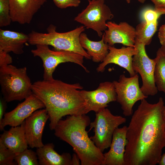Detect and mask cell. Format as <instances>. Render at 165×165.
<instances>
[{"label": "cell", "instance_id": "6da1fadb", "mask_svg": "<svg viewBox=\"0 0 165 165\" xmlns=\"http://www.w3.org/2000/svg\"><path fill=\"white\" fill-rule=\"evenodd\" d=\"M164 106L161 97L154 104L141 100L127 127L125 165L159 164L165 147Z\"/></svg>", "mask_w": 165, "mask_h": 165}, {"label": "cell", "instance_id": "7a4b0ae2", "mask_svg": "<svg viewBox=\"0 0 165 165\" xmlns=\"http://www.w3.org/2000/svg\"><path fill=\"white\" fill-rule=\"evenodd\" d=\"M82 89L79 83L68 84L54 79L32 84L33 94L43 103L49 115L51 130L64 116L86 114V103L80 92Z\"/></svg>", "mask_w": 165, "mask_h": 165}, {"label": "cell", "instance_id": "3957f363", "mask_svg": "<svg viewBox=\"0 0 165 165\" xmlns=\"http://www.w3.org/2000/svg\"><path fill=\"white\" fill-rule=\"evenodd\" d=\"M90 117L83 114L68 116L60 120L54 129V135L70 145L80 159L81 165H103L104 154L88 136L86 130Z\"/></svg>", "mask_w": 165, "mask_h": 165}, {"label": "cell", "instance_id": "277c9868", "mask_svg": "<svg viewBox=\"0 0 165 165\" xmlns=\"http://www.w3.org/2000/svg\"><path fill=\"white\" fill-rule=\"evenodd\" d=\"M81 26L73 30L65 32L56 31L55 26L50 24L47 28V33H42L32 31L28 34V43L31 45H46L53 46L56 50L73 52L90 59L91 57L81 46L79 41L80 34L85 30Z\"/></svg>", "mask_w": 165, "mask_h": 165}, {"label": "cell", "instance_id": "5b68a950", "mask_svg": "<svg viewBox=\"0 0 165 165\" xmlns=\"http://www.w3.org/2000/svg\"><path fill=\"white\" fill-rule=\"evenodd\" d=\"M32 85L26 67L18 68L10 64L0 67L1 91L7 102L27 98L33 94Z\"/></svg>", "mask_w": 165, "mask_h": 165}, {"label": "cell", "instance_id": "8992f818", "mask_svg": "<svg viewBox=\"0 0 165 165\" xmlns=\"http://www.w3.org/2000/svg\"><path fill=\"white\" fill-rule=\"evenodd\" d=\"M126 121L125 118L113 115L107 108L103 109L96 113L94 120L90 123L88 131L93 128L94 134L90 138L103 152L110 147L115 130Z\"/></svg>", "mask_w": 165, "mask_h": 165}, {"label": "cell", "instance_id": "52a82bcc", "mask_svg": "<svg viewBox=\"0 0 165 165\" xmlns=\"http://www.w3.org/2000/svg\"><path fill=\"white\" fill-rule=\"evenodd\" d=\"M36 46V49L31 51L34 57H40L42 61L44 80L50 81L53 79V73L57 67L60 64L67 62L78 64L86 72H89L83 65L84 57L81 55L69 51L52 50L46 45L38 44Z\"/></svg>", "mask_w": 165, "mask_h": 165}, {"label": "cell", "instance_id": "ba28073f", "mask_svg": "<svg viewBox=\"0 0 165 165\" xmlns=\"http://www.w3.org/2000/svg\"><path fill=\"white\" fill-rule=\"evenodd\" d=\"M86 7L75 17L74 20L87 29L95 31L102 37L103 32L107 29V21L112 20L114 15L105 3V0H90Z\"/></svg>", "mask_w": 165, "mask_h": 165}, {"label": "cell", "instance_id": "9c48e42d", "mask_svg": "<svg viewBox=\"0 0 165 165\" xmlns=\"http://www.w3.org/2000/svg\"><path fill=\"white\" fill-rule=\"evenodd\" d=\"M113 82L117 95L116 101L120 105L125 116L132 115L133 107L136 102L148 97L144 94L139 87L137 73L130 77L121 75L118 81Z\"/></svg>", "mask_w": 165, "mask_h": 165}, {"label": "cell", "instance_id": "30bf717a", "mask_svg": "<svg viewBox=\"0 0 165 165\" xmlns=\"http://www.w3.org/2000/svg\"><path fill=\"white\" fill-rule=\"evenodd\" d=\"M145 45L138 41H135V47L138 53L133 57L132 67L135 72L140 75L142 85L141 87L144 94L154 96L158 92L155 82L154 72L157 59H151L148 56L145 50Z\"/></svg>", "mask_w": 165, "mask_h": 165}, {"label": "cell", "instance_id": "8fae6325", "mask_svg": "<svg viewBox=\"0 0 165 165\" xmlns=\"http://www.w3.org/2000/svg\"><path fill=\"white\" fill-rule=\"evenodd\" d=\"M80 92L86 103V114L91 111L97 113L107 107L110 102L116 101L117 95L113 82H101L95 90H81Z\"/></svg>", "mask_w": 165, "mask_h": 165}, {"label": "cell", "instance_id": "7c38bea8", "mask_svg": "<svg viewBox=\"0 0 165 165\" xmlns=\"http://www.w3.org/2000/svg\"><path fill=\"white\" fill-rule=\"evenodd\" d=\"M45 108L42 102L32 94L14 109L5 113L0 123V130H3L8 125L11 127L19 126L34 112Z\"/></svg>", "mask_w": 165, "mask_h": 165}, {"label": "cell", "instance_id": "4fadbf2b", "mask_svg": "<svg viewBox=\"0 0 165 165\" xmlns=\"http://www.w3.org/2000/svg\"><path fill=\"white\" fill-rule=\"evenodd\" d=\"M48 119L49 115L45 108L35 111L25 120V135L30 147L37 148L44 146L42 135Z\"/></svg>", "mask_w": 165, "mask_h": 165}, {"label": "cell", "instance_id": "5bb4252c", "mask_svg": "<svg viewBox=\"0 0 165 165\" xmlns=\"http://www.w3.org/2000/svg\"><path fill=\"white\" fill-rule=\"evenodd\" d=\"M107 29L103 33L105 42L110 46L120 43L127 46L135 47V28L125 22L117 24L108 21Z\"/></svg>", "mask_w": 165, "mask_h": 165}, {"label": "cell", "instance_id": "9a60e30c", "mask_svg": "<svg viewBox=\"0 0 165 165\" xmlns=\"http://www.w3.org/2000/svg\"><path fill=\"white\" fill-rule=\"evenodd\" d=\"M108 50L106 57L97 68L98 72H104L108 64H114L126 69L130 77L136 75L132 64L133 57L138 53L136 47L123 46L118 49L113 46H109Z\"/></svg>", "mask_w": 165, "mask_h": 165}, {"label": "cell", "instance_id": "2e32d148", "mask_svg": "<svg viewBox=\"0 0 165 165\" xmlns=\"http://www.w3.org/2000/svg\"><path fill=\"white\" fill-rule=\"evenodd\" d=\"M12 21L29 24L35 14L47 0H8Z\"/></svg>", "mask_w": 165, "mask_h": 165}, {"label": "cell", "instance_id": "e0dca14e", "mask_svg": "<svg viewBox=\"0 0 165 165\" xmlns=\"http://www.w3.org/2000/svg\"><path fill=\"white\" fill-rule=\"evenodd\" d=\"M127 127L117 128L114 131L109 151L104 154L103 165H125L124 155L127 144Z\"/></svg>", "mask_w": 165, "mask_h": 165}, {"label": "cell", "instance_id": "ac0fdd59", "mask_svg": "<svg viewBox=\"0 0 165 165\" xmlns=\"http://www.w3.org/2000/svg\"><path fill=\"white\" fill-rule=\"evenodd\" d=\"M0 142L16 155L28 148L25 133V121L20 126L12 127L0 135Z\"/></svg>", "mask_w": 165, "mask_h": 165}, {"label": "cell", "instance_id": "d6986e66", "mask_svg": "<svg viewBox=\"0 0 165 165\" xmlns=\"http://www.w3.org/2000/svg\"><path fill=\"white\" fill-rule=\"evenodd\" d=\"M28 40V35L22 32L0 29V50L7 53H23L24 45Z\"/></svg>", "mask_w": 165, "mask_h": 165}, {"label": "cell", "instance_id": "ffe728a7", "mask_svg": "<svg viewBox=\"0 0 165 165\" xmlns=\"http://www.w3.org/2000/svg\"><path fill=\"white\" fill-rule=\"evenodd\" d=\"M54 147L53 143H49L37 148L39 165H72L70 154L64 152L60 155L54 150Z\"/></svg>", "mask_w": 165, "mask_h": 165}, {"label": "cell", "instance_id": "44dd1931", "mask_svg": "<svg viewBox=\"0 0 165 165\" xmlns=\"http://www.w3.org/2000/svg\"><path fill=\"white\" fill-rule=\"evenodd\" d=\"M101 39L94 41L90 39L86 34L82 32L80 35L79 41L82 47L87 51L93 61L102 62L109 52V45L104 41V35Z\"/></svg>", "mask_w": 165, "mask_h": 165}, {"label": "cell", "instance_id": "7402d4cb", "mask_svg": "<svg viewBox=\"0 0 165 165\" xmlns=\"http://www.w3.org/2000/svg\"><path fill=\"white\" fill-rule=\"evenodd\" d=\"M158 24V21L150 23L144 20L141 21L136 26L135 28V40L145 46L149 45L157 31Z\"/></svg>", "mask_w": 165, "mask_h": 165}, {"label": "cell", "instance_id": "603a6c76", "mask_svg": "<svg viewBox=\"0 0 165 165\" xmlns=\"http://www.w3.org/2000/svg\"><path fill=\"white\" fill-rule=\"evenodd\" d=\"M157 59L154 72V79L157 90L165 94V56L158 49L156 52Z\"/></svg>", "mask_w": 165, "mask_h": 165}, {"label": "cell", "instance_id": "cb8c5ba5", "mask_svg": "<svg viewBox=\"0 0 165 165\" xmlns=\"http://www.w3.org/2000/svg\"><path fill=\"white\" fill-rule=\"evenodd\" d=\"M15 161L18 165H38L36 152L28 148L17 154Z\"/></svg>", "mask_w": 165, "mask_h": 165}, {"label": "cell", "instance_id": "d4e9b609", "mask_svg": "<svg viewBox=\"0 0 165 165\" xmlns=\"http://www.w3.org/2000/svg\"><path fill=\"white\" fill-rule=\"evenodd\" d=\"M165 14V9L147 8L142 11L141 17L143 20L148 23L157 21L158 19L162 14Z\"/></svg>", "mask_w": 165, "mask_h": 165}, {"label": "cell", "instance_id": "484cf974", "mask_svg": "<svg viewBox=\"0 0 165 165\" xmlns=\"http://www.w3.org/2000/svg\"><path fill=\"white\" fill-rule=\"evenodd\" d=\"M12 21L8 0H0V27L9 25Z\"/></svg>", "mask_w": 165, "mask_h": 165}, {"label": "cell", "instance_id": "4316f807", "mask_svg": "<svg viewBox=\"0 0 165 165\" xmlns=\"http://www.w3.org/2000/svg\"><path fill=\"white\" fill-rule=\"evenodd\" d=\"M16 154L0 142V165H17L15 161Z\"/></svg>", "mask_w": 165, "mask_h": 165}, {"label": "cell", "instance_id": "83f0119b", "mask_svg": "<svg viewBox=\"0 0 165 165\" xmlns=\"http://www.w3.org/2000/svg\"><path fill=\"white\" fill-rule=\"evenodd\" d=\"M55 5L61 9L71 7H77L81 3L80 0H53Z\"/></svg>", "mask_w": 165, "mask_h": 165}, {"label": "cell", "instance_id": "f1b7e54d", "mask_svg": "<svg viewBox=\"0 0 165 165\" xmlns=\"http://www.w3.org/2000/svg\"><path fill=\"white\" fill-rule=\"evenodd\" d=\"M12 62V57L9 53L0 50V67L10 64Z\"/></svg>", "mask_w": 165, "mask_h": 165}, {"label": "cell", "instance_id": "f546056e", "mask_svg": "<svg viewBox=\"0 0 165 165\" xmlns=\"http://www.w3.org/2000/svg\"><path fill=\"white\" fill-rule=\"evenodd\" d=\"M7 103L3 97H1L0 100V123L1 122L6 113L5 111L7 108Z\"/></svg>", "mask_w": 165, "mask_h": 165}, {"label": "cell", "instance_id": "4dcf8cb0", "mask_svg": "<svg viewBox=\"0 0 165 165\" xmlns=\"http://www.w3.org/2000/svg\"><path fill=\"white\" fill-rule=\"evenodd\" d=\"M154 3L155 8L165 9V0H151Z\"/></svg>", "mask_w": 165, "mask_h": 165}, {"label": "cell", "instance_id": "1f68e13d", "mask_svg": "<svg viewBox=\"0 0 165 165\" xmlns=\"http://www.w3.org/2000/svg\"><path fill=\"white\" fill-rule=\"evenodd\" d=\"M80 160L78 155L75 153H74L72 157V165H79L80 164Z\"/></svg>", "mask_w": 165, "mask_h": 165}, {"label": "cell", "instance_id": "d6a6232c", "mask_svg": "<svg viewBox=\"0 0 165 165\" xmlns=\"http://www.w3.org/2000/svg\"><path fill=\"white\" fill-rule=\"evenodd\" d=\"M158 37L161 45H165V31H159Z\"/></svg>", "mask_w": 165, "mask_h": 165}, {"label": "cell", "instance_id": "836d02e7", "mask_svg": "<svg viewBox=\"0 0 165 165\" xmlns=\"http://www.w3.org/2000/svg\"><path fill=\"white\" fill-rule=\"evenodd\" d=\"M158 164L160 165H165V153L162 155Z\"/></svg>", "mask_w": 165, "mask_h": 165}, {"label": "cell", "instance_id": "e575fe53", "mask_svg": "<svg viewBox=\"0 0 165 165\" xmlns=\"http://www.w3.org/2000/svg\"><path fill=\"white\" fill-rule=\"evenodd\" d=\"M159 49L160 50L162 53L165 56V45H162Z\"/></svg>", "mask_w": 165, "mask_h": 165}, {"label": "cell", "instance_id": "d590c367", "mask_svg": "<svg viewBox=\"0 0 165 165\" xmlns=\"http://www.w3.org/2000/svg\"><path fill=\"white\" fill-rule=\"evenodd\" d=\"M159 31H165V24L162 25L160 27Z\"/></svg>", "mask_w": 165, "mask_h": 165}, {"label": "cell", "instance_id": "8d00e7d4", "mask_svg": "<svg viewBox=\"0 0 165 165\" xmlns=\"http://www.w3.org/2000/svg\"><path fill=\"white\" fill-rule=\"evenodd\" d=\"M163 117L165 120V106H164L163 109Z\"/></svg>", "mask_w": 165, "mask_h": 165}, {"label": "cell", "instance_id": "74e56055", "mask_svg": "<svg viewBox=\"0 0 165 165\" xmlns=\"http://www.w3.org/2000/svg\"><path fill=\"white\" fill-rule=\"evenodd\" d=\"M137 0L141 3H143L145 2L146 0Z\"/></svg>", "mask_w": 165, "mask_h": 165}, {"label": "cell", "instance_id": "f35d334b", "mask_svg": "<svg viewBox=\"0 0 165 165\" xmlns=\"http://www.w3.org/2000/svg\"><path fill=\"white\" fill-rule=\"evenodd\" d=\"M128 3H129L130 2V0H125Z\"/></svg>", "mask_w": 165, "mask_h": 165}, {"label": "cell", "instance_id": "ab89813d", "mask_svg": "<svg viewBox=\"0 0 165 165\" xmlns=\"http://www.w3.org/2000/svg\"><path fill=\"white\" fill-rule=\"evenodd\" d=\"M88 0V1H89L90 0Z\"/></svg>", "mask_w": 165, "mask_h": 165}, {"label": "cell", "instance_id": "60d3db41", "mask_svg": "<svg viewBox=\"0 0 165 165\" xmlns=\"http://www.w3.org/2000/svg\"></svg>", "mask_w": 165, "mask_h": 165}]
</instances>
